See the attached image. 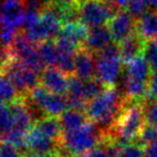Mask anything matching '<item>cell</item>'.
<instances>
[{
  "instance_id": "5bb4252c",
  "label": "cell",
  "mask_w": 157,
  "mask_h": 157,
  "mask_svg": "<svg viewBox=\"0 0 157 157\" xmlns=\"http://www.w3.org/2000/svg\"><path fill=\"white\" fill-rule=\"evenodd\" d=\"M113 42L111 32L108 26H99L89 30V34L83 47L93 55H99Z\"/></svg>"
},
{
  "instance_id": "9a60e30c",
  "label": "cell",
  "mask_w": 157,
  "mask_h": 157,
  "mask_svg": "<svg viewBox=\"0 0 157 157\" xmlns=\"http://www.w3.org/2000/svg\"><path fill=\"white\" fill-rule=\"evenodd\" d=\"M147 43V42L142 39L137 32L119 43L118 46L120 50V57L123 64H128L134 59L142 56Z\"/></svg>"
},
{
  "instance_id": "8992f818",
  "label": "cell",
  "mask_w": 157,
  "mask_h": 157,
  "mask_svg": "<svg viewBox=\"0 0 157 157\" xmlns=\"http://www.w3.org/2000/svg\"><path fill=\"white\" fill-rule=\"evenodd\" d=\"M118 11L108 0H88L78 8L79 21L92 29L108 24Z\"/></svg>"
},
{
  "instance_id": "f1b7e54d",
  "label": "cell",
  "mask_w": 157,
  "mask_h": 157,
  "mask_svg": "<svg viewBox=\"0 0 157 157\" xmlns=\"http://www.w3.org/2000/svg\"><path fill=\"white\" fill-rule=\"evenodd\" d=\"M155 140H157V127L145 125L144 128L142 129V132H141L139 138L137 139V141L135 143L144 147L145 145H147L149 143L153 142Z\"/></svg>"
},
{
  "instance_id": "f6af8a7d",
  "label": "cell",
  "mask_w": 157,
  "mask_h": 157,
  "mask_svg": "<svg viewBox=\"0 0 157 157\" xmlns=\"http://www.w3.org/2000/svg\"><path fill=\"white\" fill-rule=\"evenodd\" d=\"M24 157H26V156H24Z\"/></svg>"
},
{
  "instance_id": "d4e9b609",
  "label": "cell",
  "mask_w": 157,
  "mask_h": 157,
  "mask_svg": "<svg viewBox=\"0 0 157 157\" xmlns=\"http://www.w3.org/2000/svg\"><path fill=\"white\" fill-rule=\"evenodd\" d=\"M75 55L59 52L56 66L68 77L75 76Z\"/></svg>"
},
{
  "instance_id": "e0dca14e",
  "label": "cell",
  "mask_w": 157,
  "mask_h": 157,
  "mask_svg": "<svg viewBox=\"0 0 157 157\" xmlns=\"http://www.w3.org/2000/svg\"><path fill=\"white\" fill-rule=\"evenodd\" d=\"M96 60L94 55L85 47L80 48L75 55V76L81 80H89L95 77Z\"/></svg>"
},
{
  "instance_id": "603a6c76",
  "label": "cell",
  "mask_w": 157,
  "mask_h": 157,
  "mask_svg": "<svg viewBox=\"0 0 157 157\" xmlns=\"http://www.w3.org/2000/svg\"><path fill=\"white\" fill-rule=\"evenodd\" d=\"M17 90L13 83L3 75H0V106H3L6 103H12L19 95H17Z\"/></svg>"
},
{
  "instance_id": "4fadbf2b",
  "label": "cell",
  "mask_w": 157,
  "mask_h": 157,
  "mask_svg": "<svg viewBox=\"0 0 157 157\" xmlns=\"http://www.w3.org/2000/svg\"><path fill=\"white\" fill-rule=\"evenodd\" d=\"M70 78L59 68L48 66L40 74V85L52 93L64 95L68 91Z\"/></svg>"
},
{
  "instance_id": "6da1fadb",
  "label": "cell",
  "mask_w": 157,
  "mask_h": 157,
  "mask_svg": "<svg viewBox=\"0 0 157 157\" xmlns=\"http://www.w3.org/2000/svg\"><path fill=\"white\" fill-rule=\"evenodd\" d=\"M103 141V132L95 123L87 122L80 128L63 132L56 152L60 157H79L88 154Z\"/></svg>"
},
{
  "instance_id": "d6986e66",
  "label": "cell",
  "mask_w": 157,
  "mask_h": 157,
  "mask_svg": "<svg viewBox=\"0 0 157 157\" xmlns=\"http://www.w3.org/2000/svg\"><path fill=\"white\" fill-rule=\"evenodd\" d=\"M126 74L125 77L135 80H140L149 82L150 78L152 76V68L144 56H140L138 58L134 59L132 62L126 64Z\"/></svg>"
},
{
  "instance_id": "f35d334b",
  "label": "cell",
  "mask_w": 157,
  "mask_h": 157,
  "mask_svg": "<svg viewBox=\"0 0 157 157\" xmlns=\"http://www.w3.org/2000/svg\"><path fill=\"white\" fill-rule=\"evenodd\" d=\"M145 2L147 3L149 8L157 9V0H145Z\"/></svg>"
},
{
  "instance_id": "52a82bcc",
  "label": "cell",
  "mask_w": 157,
  "mask_h": 157,
  "mask_svg": "<svg viewBox=\"0 0 157 157\" xmlns=\"http://www.w3.org/2000/svg\"><path fill=\"white\" fill-rule=\"evenodd\" d=\"M9 48L13 57L25 66H27L28 68L40 74L45 70V64L43 63L40 57L37 45L32 43L26 36L25 33H21V31L17 33L13 43Z\"/></svg>"
},
{
  "instance_id": "484cf974",
  "label": "cell",
  "mask_w": 157,
  "mask_h": 157,
  "mask_svg": "<svg viewBox=\"0 0 157 157\" xmlns=\"http://www.w3.org/2000/svg\"><path fill=\"white\" fill-rule=\"evenodd\" d=\"M14 127L12 112L10 107L0 106V137H4Z\"/></svg>"
},
{
  "instance_id": "83f0119b",
  "label": "cell",
  "mask_w": 157,
  "mask_h": 157,
  "mask_svg": "<svg viewBox=\"0 0 157 157\" xmlns=\"http://www.w3.org/2000/svg\"><path fill=\"white\" fill-rule=\"evenodd\" d=\"M145 124L157 127V101H147L143 104Z\"/></svg>"
},
{
  "instance_id": "30bf717a",
  "label": "cell",
  "mask_w": 157,
  "mask_h": 157,
  "mask_svg": "<svg viewBox=\"0 0 157 157\" xmlns=\"http://www.w3.org/2000/svg\"><path fill=\"white\" fill-rule=\"evenodd\" d=\"M12 112L14 129L28 132L33 127V111L30 108L26 96L19 95L16 99L10 103L9 105Z\"/></svg>"
},
{
  "instance_id": "60d3db41",
  "label": "cell",
  "mask_w": 157,
  "mask_h": 157,
  "mask_svg": "<svg viewBox=\"0 0 157 157\" xmlns=\"http://www.w3.org/2000/svg\"><path fill=\"white\" fill-rule=\"evenodd\" d=\"M44 1L46 2V3H47V2H49V1H52V0H44Z\"/></svg>"
},
{
  "instance_id": "2e32d148",
  "label": "cell",
  "mask_w": 157,
  "mask_h": 157,
  "mask_svg": "<svg viewBox=\"0 0 157 157\" xmlns=\"http://www.w3.org/2000/svg\"><path fill=\"white\" fill-rule=\"evenodd\" d=\"M88 34H89V28L80 21H77L64 24L57 36L66 40L76 48L80 49L85 45Z\"/></svg>"
},
{
  "instance_id": "9c48e42d",
  "label": "cell",
  "mask_w": 157,
  "mask_h": 157,
  "mask_svg": "<svg viewBox=\"0 0 157 157\" xmlns=\"http://www.w3.org/2000/svg\"><path fill=\"white\" fill-rule=\"evenodd\" d=\"M137 21L127 10H120L113 15L108 23V28L111 32L112 39L116 44L136 33Z\"/></svg>"
},
{
  "instance_id": "d590c367",
  "label": "cell",
  "mask_w": 157,
  "mask_h": 157,
  "mask_svg": "<svg viewBox=\"0 0 157 157\" xmlns=\"http://www.w3.org/2000/svg\"><path fill=\"white\" fill-rule=\"evenodd\" d=\"M114 8H117L118 10H123V9H126L129 3L130 0H108Z\"/></svg>"
},
{
  "instance_id": "d6a6232c",
  "label": "cell",
  "mask_w": 157,
  "mask_h": 157,
  "mask_svg": "<svg viewBox=\"0 0 157 157\" xmlns=\"http://www.w3.org/2000/svg\"><path fill=\"white\" fill-rule=\"evenodd\" d=\"M0 157H24L21 155V150L15 147L11 143L4 141L0 149Z\"/></svg>"
},
{
  "instance_id": "7402d4cb",
  "label": "cell",
  "mask_w": 157,
  "mask_h": 157,
  "mask_svg": "<svg viewBox=\"0 0 157 157\" xmlns=\"http://www.w3.org/2000/svg\"><path fill=\"white\" fill-rule=\"evenodd\" d=\"M40 57L45 65L52 66L56 65L59 56V49L55 40H47L37 45Z\"/></svg>"
},
{
  "instance_id": "4316f807",
  "label": "cell",
  "mask_w": 157,
  "mask_h": 157,
  "mask_svg": "<svg viewBox=\"0 0 157 157\" xmlns=\"http://www.w3.org/2000/svg\"><path fill=\"white\" fill-rule=\"evenodd\" d=\"M26 136H27V132H21V130H17L13 128L3 138L6 142L11 143V144L14 145L18 150L24 151V149L26 150Z\"/></svg>"
},
{
  "instance_id": "ab89813d",
  "label": "cell",
  "mask_w": 157,
  "mask_h": 157,
  "mask_svg": "<svg viewBox=\"0 0 157 157\" xmlns=\"http://www.w3.org/2000/svg\"><path fill=\"white\" fill-rule=\"evenodd\" d=\"M2 25V16H1V13H0V27Z\"/></svg>"
},
{
  "instance_id": "74e56055",
  "label": "cell",
  "mask_w": 157,
  "mask_h": 157,
  "mask_svg": "<svg viewBox=\"0 0 157 157\" xmlns=\"http://www.w3.org/2000/svg\"><path fill=\"white\" fill-rule=\"evenodd\" d=\"M26 157H60L57 152H52V153L42 154V155H34V156H26Z\"/></svg>"
},
{
  "instance_id": "7a4b0ae2",
  "label": "cell",
  "mask_w": 157,
  "mask_h": 157,
  "mask_svg": "<svg viewBox=\"0 0 157 157\" xmlns=\"http://www.w3.org/2000/svg\"><path fill=\"white\" fill-rule=\"evenodd\" d=\"M124 104L125 97L116 87L106 88L101 95L88 103L85 112L91 122L99 128L101 126V132H106L114 124Z\"/></svg>"
},
{
  "instance_id": "ac0fdd59",
  "label": "cell",
  "mask_w": 157,
  "mask_h": 157,
  "mask_svg": "<svg viewBox=\"0 0 157 157\" xmlns=\"http://www.w3.org/2000/svg\"><path fill=\"white\" fill-rule=\"evenodd\" d=\"M136 32L147 42L157 39V12H147L137 19Z\"/></svg>"
},
{
  "instance_id": "8d00e7d4",
  "label": "cell",
  "mask_w": 157,
  "mask_h": 157,
  "mask_svg": "<svg viewBox=\"0 0 157 157\" xmlns=\"http://www.w3.org/2000/svg\"><path fill=\"white\" fill-rule=\"evenodd\" d=\"M52 1L63 6H76V8H79L77 0H52Z\"/></svg>"
},
{
  "instance_id": "7dc6e473",
  "label": "cell",
  "mask_w": 157,
  "mask_h": 157,
  "mask_svg": "<svg viewBox=\"0 0 157 157\" xmlns=\"http://www.w3.org/2000/svg\"><path fill=\"white\" fill-rule=\"evenodd\" d=\"M156 12H157V11H156Z\"/></svg>"
},
{
  "instance_id": "8fae6325",
  "label": "cell",
  "mask_w": 157,
  "mask_h": 157,
  "mask_svg": "<svg viewBox=\"0 0 157 157\" xmlns=\"http://www.w3.org/2000/svg\"><path fill=\"white\" fill-rule=\"evenodd\" d=\"M58 142L42 134L34 125L26 136V150L28 154L25 156L42 155V154L56 152Z\"/></svg>"
},
{
  "instance_id": "ffe728a7",
  "label": "cell",
  "mask_w": 157,
  "mask_h": 157,
  "mask_svg": "<svg viewBox=\"0 0 157 157\" xmlns=\"http://www.w3.org/2000/svg\"><path fill=\"white\" fill-rule=\"evenodd\" d=\"M61 127L63 132L76 130L88 122V117L86 112L75 109H67L59 117Z\"/></svg>"
},
{
  "instance_id": "44dd1931",
  "label": "cell",
  "mask_w": 157,
  "mask_h": 157,
  "mask_svg": "<svg viewBox=\"0 0 157 157\" xmlns=\"http://www.w3.org/2000/svg\"><path fill=\"white\" fill-rule=\"evenodd\" d=\"M34 126L45 136L58 142L62 136V127L60 121L55 117H42L39 118L34 123Z\"/></svg>"
},
{
  "instance_id": "1f68e13d",
  "label": "cell",
  "mask_w": 157,
  "mask_h": 157,
  "mask_svg": "<svg viewBox=\"0 0 157 157\" xmlns=\"http://www.w3.org/2000/svg\"><path fill=\"white\" fill-rule=\"evenodd\" d=\"M120 157H144V151L141 145L137 143H130L122 147Z\"/></svg>"
},
{
  "instance_id": "5b68a950",
  "label": "cell",
  "mask_w": 157,
  "mask_h": 157,
  "mask_svg": "<svg viewBox=\"0 0 157 157\" xmlns=\"http://www.w3.org/2000/svg\"><path fill=\"white\" fill-rule=\"evenodd\" d=\"M26 97L30 106L37 111L43 112L44 117L58 118L68 107L67 97L65 95L52 93L41 85L29 92Z\"/></svg>"
},
{
  "instance_id": "7c38bea8",
  "label": "cell",
  "mask_w": 157,
  "mask_h": 157,
  "mask_svg": "<svg viewBox=\"0 0 157 157\" xmlns=\"http://www.w3.org/2000/svg\"><path fill=\"white\" fill-rule=\"evenodd\" d=\"M0 13L2 16V25L12 26L19 30L25 21V0H1Z\"/></svg>"
},
{
  "instance_id": "836d02e7",
  "label": "cell",
  "mask_w": 157,
  "mask_h": 157,
  "mask_svg": "<svg viewBox=\"0 0 157 157\" xmlns=\"http://www.w3.org/2000/svg\"><path fill=\"white\" fill-rule=\"evenodd\" d=\"M147 101H157V72L152 73L149 80V97Z\"/></svg>"
},
{
  "instance_id": "7bdbcfd3",
  "label": "cell",
  "mask_w": 157,
  "mask_h": 157,
  "mask_svg": "<svg viewBox=\"0 0 157 157\" xmlns=\"http://www.w3.org/2000/svg\"><path fill=\"white\" fill-rule=\"evenodd\" d=\"M0 47H1V43H0Z\"/></svg>"
},
{
  "instance_id": "277c9868",
  "label": "cell",
  "mask_w": 157,
  "mask_h": 157,
  "mask_svg": "<svg viewBox=\"0 0 157 157\" xmlns=\"http://www.w3.org/2000/svg\"><path fill=\"white\" fill-rule=\"evenodd\" d=\"M95 77L105 87H116L117 80L122 72V60L118 44L112 43L96 56Z\"/></svg>"
},
{
  "instance_id": "f546056e",
  "label": "cell",
  "mask_w": 157,
  "mask_h": 157,
  "mask_svg": "<svg viewBox=\"0 0 157 157\" xmlns=\"http://www.w3.org/2000/svg\"><path fill=\"white\" fill-rule=\"evenodd\" d=\"M143 56L149 62L152 71L157 72V42L155 40L154 41H149L147 43Z\"/></svg>"
},
{
  "instance_id": "e575fe53",
  "label": "cell",
  "mask_w": 157,
  "mask_h": 157,
  "mask_svg": "<svg viewBox=\"0 0 157 157\" xmlns=\"http://www.w3.org/2000/svg\"><path fill=\"white\" fill-rule=\"evenodd\" d=\"M144 157H157V140L149 143L143 147Z\"/></svg>"
},
{
  "instance_id": "b9f144b4",
  "label": "cell",
  "mask_w": 157,
  "mask_h": 157,
  "mask_svg": "<svg viewBox=\"0 0 157 157\" xmlns=\"http://www.w3.org/2000/svg\"><path fill=\"white\" fill-rule=\"evenodd\" d=\"M1 145H2V143H1V140H0V149H1Z\"/></svg>"
},
{
  "instance_id": "bcb514c9",
  "label": "cell",
  "mask_w": 157,
  "mask_h": 157,
  "mask_svg": "<svg viewBox=\"0 0 157 157\" xmlns=\"http://www.w3.org/2000/svg\"><path fill=\"white\" fill-rule=\"evenodd\" d=\"M0 75H1V74H0Z\"/></svg>"
},
{
  "instance_id": "ee69618b",
  "label": "cell",
  "mask_w": 157,
  "mask_h": 157,
  "mask_svg": "<svg viewBox=\"0 0 157 157\" xmlns=\"http://www.w3.org/2000/svg\"><path fill=\"white\" fill-rule=\"evenodd\" d=\"M155 41H156V42H157V39H156V40H155Z\"/></svg>"
},
{
  "instance_id": "cb8c5ba5",
  "label": "cell",
  "mask_w": 157,
  "mask_h": 157,
  "mask_svg": "<svg viewBox=\"0 0 157 157\" xmlns=\"http://www.w3.org/2000/svg\"><path fill=\"white\" fill-rule=\"evenodd\" d=\"M85 81V86H83V97L86 101L89 103L90 101L94 99L98 95H101L105 91L107 87L103 85L96 77L89 79V80H83Z\"/></svg>"
},
{
  "instance_id": "ba28073f",
  "label": "cell",
  "mask_w": 157,
  "mask_h": 157,
  "mask_svg": "<svg viewBox=\"0 0 157 157\" xmlns=\"http://www.w3.org/2000/svg\"><path fill=\"white\" fill-rule=\"evenodd\" d=\"M1 75L13 83L21 96H26L40 83L39 73L28 68L16 59L2 71Z\"/></svg>"
},
{
  "instance_id": "4dcf8cb0",
  "label": "cell",
  "mask_w": 157,
  "mask_h": 157,
  "mask_svg": "<svg viewBox=\"0 0 157 157\" xmlns=\"http://www.w3.org/2000/svg\"><path fill=\"white\" fill-rule=\"evenodd\" d=\"M127 11L135 17H140L149 12V6L145 0H130L127 6Z\"/></svg>"
},
{
  "instance_id": "3957f363",
  "label": "cell",
  "mask_w": 157,
  "mask_h": 157,
  "mask_svg": "<svg viewBox=\"0 0 157 157\" xmlns=\"http://www.w3.org/2000/svg\"><path fill=\"white\" fill-rule=\"evenodd\" d=\"M145 125L143 104L125 99L122 110L108 132L113 135L114 140L121 147H126L136 142Z\"/></svg>"
}]
</instances>
